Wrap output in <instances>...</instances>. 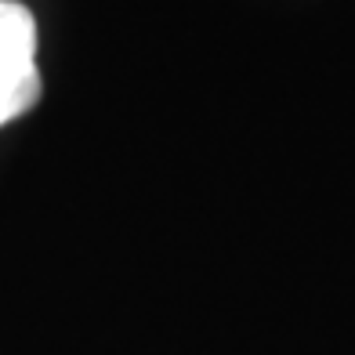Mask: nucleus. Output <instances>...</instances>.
Masks as SVG:
<instances>
[{"label": "nucleus", "mask_w": 355, "mask_h": 355, "mask_svg": "<svg viewBox=\"0 0 355 355\" xmlns=\"http://www.w3.org/2000/svg\"><path fill=\"white\" fill-rule=\"evenodd\" d=\"M37 22L29 8L0 0V76L37 69Z\"/></svg>", "instance_id": "obj_1"}, {"label": "nucleus", "mask_w": 355, "mask_h": 355, "mask_svg": "<svg viewBox=\"0 0 355 355\" xmlns=\"http://www.w3.org/2000/svg\"><path fill=\"white\" fill-rule=\"evenodd\" d=\"M40 98V73H11L0 76V123H11L15 116H22L26 109H33Z\"/></svg>", "instance_id": "obj_2"}]
</instances>
